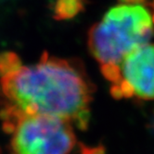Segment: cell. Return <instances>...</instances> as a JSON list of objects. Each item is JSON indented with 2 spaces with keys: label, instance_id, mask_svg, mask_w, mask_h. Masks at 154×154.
Masks as SVG:
<instances>
[{
  "label": "cell",
  "instance_id": "cell-1",
  "mask_svg": "<svg viewBox=\"0 0 154 154\" xmlns=\"http://www.w3.org/2000/svg\"><path fill=\"white\" fill-rule=\"evenodd\" d=\"M94 92V84L78 60L45 52L37 62L23 64L12 52L0 54L2 107L61 119L85 130Z\"/></svg>",
  "mask_w": 154,
  "mask_h": 154
},
{
  "label": "cell",
  "instance_id": "cell-2",
  "mask_svg": "<svg viewBox=\"0 0 154 154\" xmlns=\"http://www.w3.org/2000/svg\"><path fill=\"white\" fill-rule=\"evenodd\" d=\"M153 34V20L144 7L121 4L89 29L87 45L100 66L119 65L131 52L147 45Z\"/></svg>",
  "mask_w": 154,
  "mask_h": 154
},
{
  "label": "cell",
  "instance_id": "cell-3",
  "mask_svg": "<svg viewBox=\"0 0 154 154\" xmlns=\"http://www.w3.org/2000/svg\"><path fill=\"white\" fill-rule=\"evenodd\" d=\"M0 119L9 135L8 154H72L77 145L74 126L61 119L9 107L1 108Z\"/></svg>",
  "mask_w": 154,
  "mask_h": 154
},
{
  "label": "cell",
  "instance_id": "cell-4",
  "mask_svg": "<svg viewBox=\"0 0 154 154\" xmlns=\"http://www.w3.org/2000/svg\"><path fill=\"white\" fill-rule=\"evenodd\" d=\"M118 66L120 80L116 85L125 82L133 89L134 96L154 100V45L147 44L134 50Z\"/></svg>",
  "mask_w": 154,
  "mask_h": 154
},
{
  "label": "cell",
  "instance_id": "cell-5",
  "mask_svg": "<svg viewBox=\"0 0 154 154\" xmlns=\"http://www.w3.org/2000/svg\"><path fill=\"white\" fill-rule=\"evenodd\" d=\"M83 0H56L55 4L56 17L59 19L73 17L83 8Z\"/></svg>",
  "mask_w": 154,
  "mask_h": 154
},
{
  "label": "cell",
  "instance_id": "cell-6",
  "mask_svg": "<svg viewBox=\"0 0 154 154\" xmlns=\"http://www.w3.org/2000/svg\"><path fill=\"white\" fill-rule=\"evenodd\" d=\"M120 3L126 4V5H133V4H139V3H144L146 0H118Z\"/></svg>",
  "mask_w": 154,
  "mask_h": 154
},
{
  "label": "cell",
  "instance_id": "cell-7",
  "mask_svg": "<svg viewBox=\"0 0 154 154\" xmlns=\"http://www.w3.org/2000/svg\"><path fill=\"white\" fill-rule=\"evenodd\" d=\"M153 20V24H154V16H153V20Z\"/></svg>",
  "mask_w": 154,
  "mask_h": 154
}]
</instances>
